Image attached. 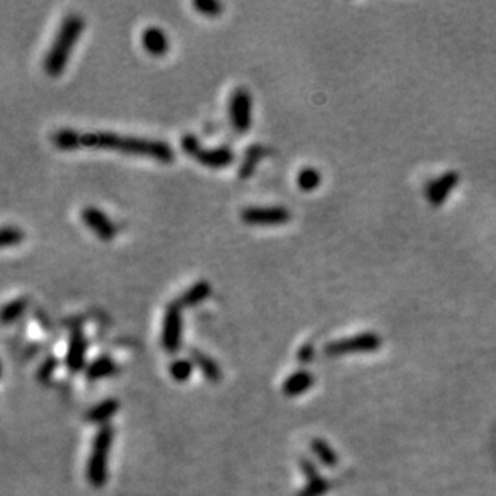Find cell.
I'll return each mask as SVG.
<instances>
[{
    "label": "cell",
    "instance_id": "obj_10",
    "mask_svg": "<svg viewBox=\"0 0 496 496\" xmlns=\"http://www.w3.org/2000/svg\"><path fill=\"white\" fill-rule=\"evenodd\" d=\"M142 45L151 57H162L169 50V39L158 26H148L142 32Z\"/></svg>",
    "mask_w": 496,
    "mask_h": 496
},
{
    "label": "cell",
    "instance_id": "obj_20",
    "mask_svg": "<svg viewBox=\"0 0 496 496\" xmlns=\"http://www.w3.org/2000/svg\"><path fill=\"white\" fill-rule=\"evenodd\" d=\"M171 376L177 382H186L193 374V362L188 358H179L171 363Z\"/></svg>",
    "mask_w": 496,
    "mask_h": 496
},
{
    "label": "cell",
    "instance_id": "obj_17",
    "mask_svg": "<svg viewBox=\"0 0 496 496\" xmlns=\"http://www.w3.org/2000/svg\"><path fill=\"white\" fill-rule=\"evenodd\" d=\"M51 143L62 151H74L79 149V132L74 129H58L51 134Z\"/></svg>",
    "mask_w": 496,
    "mask_h": 496
},
{
    "label": "cell",
    "instance_id": "obj_14",
    "mask_svg": "<svg viewBox=\"0 0 496 496\" xmlns=\"http://www.w3.org/2000/svg\"><path fill=\"white\" fill-rule=\"evenodd\" d=\"M265 148L262 145H249L246 148L245 156H243V161L240 164V169H238V177L241 180H247L249 177H252V174L256 172L257 164L260 162V159L265 156Z\"/></svg>",
    "mask_w": 496,
    "mask_h": 496
},
{
    "label": "cell",
    "instance_id": "obj_7",
    "mask_svg": "<svg viewBox=\"0 0 496 496\" xmlns=\"http://www.w3.org/2000/svg\"><path fill=\"white\" fill-rule=\"evenodd\" d=\"M81 219L88 230L95 233L97 238L101 241H111L116 238V225L111 222V219L95 206H86L81 210Z\"/></svg>",
    "mask_w": 496,
    "mask_h": 496
},
{
    "label": "cell",
    "instance_id": "obj_3",
    "mask_svg": "<svg viewBox=\"0 0 496 496\" xmlns=\"http://www.w3.org/2000/svg\"><path fill=\"white\" fill-rule=\"evenodd\" d=\"M113 427L111 425H101L92 443V453L87 462V480L88 484L101 488L108 482V460H110L111 443H113Z\"/></svg>",
    "mask_w": 496,
    "mask_h": 496
},
{
    "label": "cell",
    "instance_id": "obj_2",
    "mask_svg": "<svg viewBox=\"0 0 496 496\" xmlns=\"http://www.w3.org/2000/svg\"><path fill=\"white\" fill-rule=\"evenodd\" d=\"M84 31V18L79 13H69L62 20L44 57V71L50 77H58L66 68L74 45Z\"/></svg>",
    "mask_w": 496,
    "mask_h": 496
},
{
    "label": "cell",
    "instance_id": "obj_15",
    "mask_svg": "<svg viewBox=\"0 0 496 496\" xmlns=\"http://www.w3.org/2000/svg\"><path fill=\"white\" fill-rule=\"evenodd\" d=\"M210 293H212L210 283L206 282V280H199V282L191 284L188 289H185V293L180 296L179 302L182 303V307L199 306L201 302H204L206 299L210 296Z\"/></svg>",
    "mask_w": 496,
    "mask_h": 496
},
{
    "label": "cell",
    "instance_id": "obj_27",
    "mask_svg": "<svg viewBox=\"0 0 496 496\" xmlns=\"http://www.w3.org/2000/svg\"><path fill=\"white\" fill-rule=\"evenodd\" d=\"M297 358H299V362H301V363L312 362V358H313V347H312V345L310 344L302 345L301 350L297 352Z\"/></svg>",
    "mask_w": 496,
    "mask_h": 496
},
{
    "label": "cell",
    "instance_id": "obj_16",
    "mask_svg": "<svg viewBox=\"0 0 496 496\" xmlns=\"http://www.w3.org/2000/svg\"><path fill=\"white\" fill-rule=\"evenodd\" d=\"M119 401L116 399H106L101 404L93 406V408L87 413V421L92 424H103L110 421L113 416L118 413Z\"/></svg>",
    "mask_w": 496,
    "mask_h": 496
},
{
    "label": "cell",
    "instance_id": "obj_25",
    "mask_svg": "<svg viewBox=\"0 0 496 496\" xmlns=\"http://www.w3.org/2000/svg\"><path fill=\"white\" fill-rule=\"evenodd\" d=\"M326 490H327V482L325 479H321L320 475H317L308 479L306 488H303L297 496H321L326 493Z\"/></svg>",
    "mask_w": 496,
    "mask_h": 496
},
{
    "label": "cell",
    "instance_id": "obj_5",
    "mask_svg": "<svg viewBox=\"0 0 496 496\" xmlns=\"http://www.w3.org/2000/svg\"><path fill=\"white\" fill-rule=\"evenodd\" d=\"M241 222L251 227H277L291 220V212L284 206H247L240 212Z\"/></svg>",
    "mask_w": 496,
    "mask_h": 496
},
{
    "label": "cell",
    "instance_id": "obj_12",
    "mask_svg": "<svg viewBox=\"0 0 496 496\" xmlns=\"http://www.w3.org/2000/svg\"><path fill=\"white\" fill-rule=\"evenodd\" d=\"M190 360L193 362L196 368H199V371L203 373V376L208 379L209 382H220L222 381V369L215 360H212L209 355L201 352L198 349L190 350Z\"/></svg>",
    "mask_w": 496,
    "mask_h": 496
},
{
    "label": "cell",
    "instance_id": "obj_6",
    "mask_svg": "<svg viewBox=\"0 0 496 496\" xmlns=\"http://www.w3.org/2000/svg\"><path fill=\"white\" fill-rule=\"evenodd\" d=\"M228 118L238 134H246L252 124V98L246 87H236L228 98Z\"/></svg>",
    "mask_w": 496,
    "mask_h": 496
},
{
    "label": "cell",
    "instance_id": "obj_9",
    "mask_svg": "<svg viewBox=\"0 0 496 496\" xmlns=\"http://www.w3.org/2000/svg\"><path fill=\"white\" fill-rule=\"evenodd\" d=\"M196 161L203 166L209 167V169H225L230 164L235 162V151L228 147H219V148H208L201 149L193 156Z\"/></svg>",
    "mask_w": 496,
    "mask_h": 496
},
{
    "label": "cell",
    "instance_id": "obj_22",
    "mask_svg": "<svg viewBox=\"0 0 496 496\" xmlns=\"http://www.w3.org/2000/svg\"><path fill=\"white\" fill-rule=\"evenodd\" d=\"M23 240H25V233H23L21 228H18L15 225L2 227V233H0V241H2L3 247L18 246Z\"/></svg>",
    "mask_w": 496,
    "mask_h": 496
},
{
    "label": "cell",
    "instance_id": "obj_11",
    "mask_svg": "<svg viewBox=\"0 0 496 496\" xmlns=\"http://www.w3.org/2000/svg\"><path fill=\"white\" fill-rule=\"evenodd\" d=\"M118 371L119 367L110 355H100L87 364L86 377L88 381H100V379L114 376Z\"/></svg>",
    "mask_w": 496,
    "mask_h": 496
},
{
    "label": "cell",
    "instance_id": "obj_8",
    "mask_svg": "<svg viewBox=\"0 0 496 496\" xmlns=\"http://www.w3.org/2000/svg\"><path fill=\"white\" fill-rule=\"evenodd\" d=\"M87 360V339L84 334L81 326H74L71 330L68 343V352L64 357V364H66L69 373H79L86 367Z\"/></svg>",
    "mask_w": 496,
    "mask_h": 496
},
{
    "label": "cell",
    "instance_id": "obj_23",
    "mask_svg": "<svg viewBox=\"0 0 496 496\" xmlns=\"http://www.w3.org/2000/svg\"><path fill=\"white\" fill-rule=\"evenodd\" d=\"M195 10H198L201 15L209 16V18H215L220 16L223 12V5L217 0H195L193 2Z\"/></svg>",
    "mask_w": 496,
    "mask_h": 496
},
{
    "label": "cell",
    "instance_id": "obj_18",
    "mask_svg": "<svg viewBox=\"0 0 496 496\" xmlns=\"http://www.w3.org/2000/svg\"><path fill=\"white\" fill-rule=\"evenodd\" d=\"M26 308H27L26 297L12 299V301H8L5 306L2 307V315H0V318H2V323L5 326L12 325V323H15L18 318H20L23 313L26 312Z\"/></svg>",
    "mask_w": 496,
    "mask_h": 496
},
{
    "label": "cell",
    "instance_id": "obj_19",
    "mask_svg": "<svg viewBox=\"0 0 496 496\" xmlns=\"http://www.w3.org/2000/svg\"><path fill=\"white\" fill-rule=\"evenodd\" d=\"M312 451L315 453V456L321 461V464H325L327 467H333L338 464V456H336L333 448L327 445L325 440L321 438L312 440Z\"/></svg>",
    "mask_w": 496,
    "mask_h": 496
},
{
    "label": "cell",
    "instance_id": "obj_13",
    "mask_svg": "<svg viewBox=\"0 0 496 496\" xmlns=\"http://www.w3.org/2000/svg\"><path fill=\"white\" fill-rule=\"evenodd\" d=\"M313 386V376L306 369H299V371H294L286 377V381L283 382V394L286 397H297L302 395L303 392H307Z\"/></svg>",
    "mask_w": 496,
    "mask_h": 496
},
{
    "label": "cell",
    "instance_id": "obj_26",
    "mask_svg": "<svg viewBox=\"0 0 496 496\" xmlns=\"http://www.w3.org/2000/svg\"><path fill=\"white\" fill-rule=\"evenodd\" d=\"M180 147L182 149H184L185 154H188L190 158H193L196 153L199 151L201 149V143H199V138L196 137V135L193 134H186L182 137L180 140Z\"/></svg>",
    "mask_w": 496,
    "mask_h": 496
},
{
    "label": "cell",
    "instance_id": "obj_4",
    "mask_svg": "<svg viewBox=\"0 0 496 496\" xmlns=\"http://www.w3.org/2000/svg\"><path fill=\"white\" fill-rule=\"evenodd\" d=\"M182 303L172 301L164 310L161 345L167 354H175L182 349L184 343V317H182Z\"/></svg>",
    "mask_w": 496,
    "mask_h": 496
},
{
    "label": "cell",
    "instance_id": "obj_1",
    "mask_svg": "<svg viewBox=\"0 0 496 496\" xmlns=\"http://www.w3.org/2000/svg\"><path fill=\"white\" fill-rule=\"evenodd\" d=\"M79 148L111 149L132 156L154 159L158 162L169 164L175 159V153L169 143L162 140L132 137L114 132H79Z\"/></svg>",
    "mask_w": 496,
    "mask_h": 496
},
{
    "label": "cell",
    "instance_id": "obj_21",
    "mask_svg": "<svg viewBox=\"0 0 496 496\" xmlns=\"http://www.w3.org/2000/svg\"><path fill=\"white\" fill-rule=\"evenodd\" d=\"M297 185L299 188L303 191H312L315 190L318 185H320V174L312 167H306L299 172L297 175Z\"/></svg>",
    "mask_w": 496,
    "mask_h": 496
},
{
    "label": "cell",
    "instance_id": "obj_24",
    "mask_svg": "<svg viewBox=\"0 0 496 496\" xmlns=\"http://www.w3.org/2000/svg\"><path fill=\"white\" fill-rule=\"evenodd\" d=\"M57 368H58V358L50 355V357H47L44 362L40 363L39 369H37V379H39L40 382H49L50 379L53 377Z\"/></svg>",
    "mask_w": 496,
    "mask_h": 496
}]
</instances>
